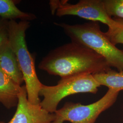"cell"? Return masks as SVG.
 <instances>
[{"mask_svg": "<svg viewBox=\"0 0 123 123\" xmlns=\"http://www.w3.org/2000/svg\"><path fill=\"white\" fill-rule=\"evenodd\" d=\"M38 68L61 78L95 74L111 69L108 62L101 55L72 41L51 51L40 62Z\"/></svg>", "mask_w": 123, "mask_h": 123, "instance_id": "cell-1", "label": "cell"}, {"mask_svg": "<svg viewBox=\"0 0 123 123\" xmlns=\"http://www.w3.org/2000/svg\"><path fill=\"white\" fill-rule=\"evenodd\" d=\"M55 24L61 27L72 42L91 49L105 59L110 67L123 71V50L113 44L105 32L101 31L97 22L69 25L64 23Z\"/></svg>", "mask_w": 123, "mask_h": 123, "instance_id": "cell-2", "label": "cell"}, {"mask_svg": "<svg viewBox=\"0 0 123 123\" xmlns=\"http://www.w3.org/2000/svg\"><path fill=\"white\" fill-rule=\"evenodd\" d=\"M30 26L28 21L15 20L8 22L9 43L16 54L25 83L27 98L34 105H40L39 92L43 84L36 71L34 59L29 52L26 41V31Z\"/></svg>", "mask_w": 123, "mask_h": 123, "instance_id": "cell-3", "label": "cell"}, {"mask_svg": "<svg viewBox=\"0 0 123 123\" xmlns=\"http://www.w3.org/2000/svg\"><path fill=\"white\" fill-rule=\"evenodd\" d=\"M101 86L92 74H84L61 78L54 86L43 84L40 91L39 96H43L40 105L50 113L57 110L59 103L64 98L79 93L96 94Z\"/></svg>", "mask_w": 123, "mask_h": 123, "instance_id": "cell-4", "label": "cell"}, {"mask_svg": "<svg viewBox=\"0 0 123 123\" xmlns=\"http://www.w3.org/2000/svg\"><path fill=\"white\" fill-rule=\"evenodd\" d=\"M119 91L109 89L104 96L98 101L87 105L80 103L67 102L54 113L53 123H95L103 112L108 110L116 102Z\"/></svg>", "mask_w": 123, "mask_h": 123, "instance_id": "cell-5", "label": "cell"}, {"mask_svg": "<svg viewBox=\"0 0 123 123\" xmlns=\"http://www.w3.org/2000/svg\"><path fill=\"white\" fill-rule=\"evenodd\" d=\"M68 0H51L50 6L52 13L61 17L73 15L91 21L101 22L108 27L114 25L115 21L106 12L102 0H81L75 4Z\"/></svg>", "mask_w": 123, "mask_h": 123, "instance_id": "cell-6", "label": "cell"}, {"mask_svg": "<svg viewBox=\"0 0 123 123\" xmlns=\"http://www.w3.org/2000/svg\"><path fill=\"white\" fill-rule=\"evenodd\" d=\"M17 107L13 117L7 123H53L54 120V113L28 101L25 85L22 86Z\"/></svg>", "mask_w": 123, "mask_h": 123, "instance_id": "cell-7", "label": "cell"}, {"mask_svg": "<svg viewBox=\"0 0 123 123\" xmlns=\"http://www.w3.org/2000/svg\"><path fill=\"white\" fill-rule=\"evenodd\" d=\"M0 68L20 85L24 81L18 59L9 41L0 47Z\"/></svg>", "mask_w": 123, "mask_h": 123, "instance_id": "cell-8", "label": "cell"}, {"mask_svg": "<svg viewBox=\"0 0 123 123\" xmlns=\"http://www.w3.org/2000/svg\"><path fill=\"white\" fill-rule=\"evenodd\" d=\"M21 88V85L16 83L0 68V104L8 109L17 106Z\"/></svg>", "mask_w": 123, "mask_h": 123, "instance_id": "cell-9", "label": "cell"}, {"mask_svg": "<svg viewBox=\"0 0 123 123\" xmlns=\"http://www.w3.org/2000/svg\"><path fill=\"white\" fill-rule=\"evenodd\" d=\"M0 18L10 21L19 19L23 21H32L36 16L32 13L22 12L17 7L15 1L0 0Z\"/></svg>", "mask_w": 123, "mask_h": 123, "instance_id": "cell-10", "label": "cell"}, {"mask_svg": "<svg viewBox=\"0 0 123 123\" xmlns=\"http://www.w3.org/2000/svg\"><path fill=\"white\" fill-rule=\"evenodd\" d=\"M100 86L120 91L123 90V71L110 69L107 72L92 75Z\"/></svg>", "mask_w": 123, "mask_h": 123, "instance_id": "cell-11", "label": "cell"}, {"mask_svg": "<svg viewBox=\"0 0 123 123\" xmlns=\"http://www.w3.org/2000/svg\"><path fill=\"white\" fill-rule=\"evenodd\" d=\"M115 21L114 25L109 27L105 32L106 35L113 44H123V19L114 18Z\"/></svg>", "mask_w": 123, "mask_h": 123, "instance_id": "cell-12", "label": "cell"}, {"mask_svg": "<svg viewBox=\"0 0 123 123\" xmlns=\"http://www.w3.org/2000/svg\"><path fill=\"white\" fill-rule=\"evenodd\" d=\"M107 15L112 18L123 19V0H103Z\"/></svg>", "mask_w": 123, "mask_h": 123, "instance_id": "cell-13", "label": "cell"}, {"mask_svg": "<svg viewBox=\"0 0 123 123\" xmlns=\"http://www.w3.org/2000/svg\"><path fill=\"white\" fill-rule=\"evenodd\" d=\"M9 21L0 18V47L8 42Z\"/></svg>", "mask_w": 123, "mask_h": 123, "instance_id": "cell-14", "label": "cell"}, {"mask_svg": "<svg viewBox=\"0 0 123 123\" xmlns=\"http://www.w3.org/2000/svg\"><path fill=\"white\" fill-rule=\"evenodd\" d=\"M0 123H4V122H1V121H0Z\"/></svg>", "mask_w": 123, "mask_h": 123, "instance_id": "cell-15", "label": "cell"}, {"mask_svg": "<svg viewBox=\"0 0 123 123\" xmlns=\"http://www.w3.org/2000/svg\"></svg>", "mask_w": 123, "mask_h": 123, "instance_id": "cell-16", "label": "cell"}]
</instances>
